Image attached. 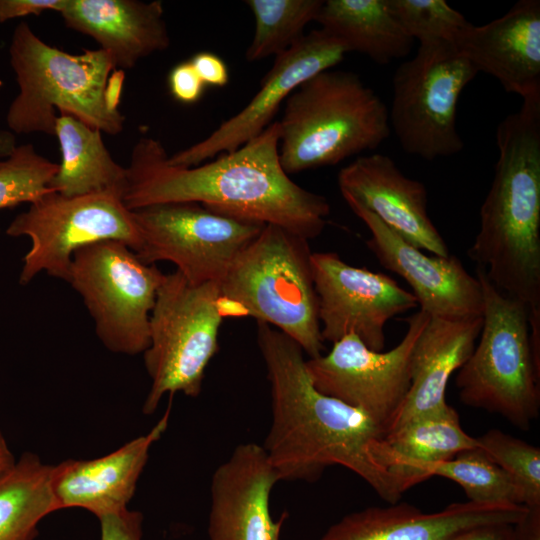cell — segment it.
<instances>
[{
  "instance_id": "5",
  "label": "cell",
  "mask_w": 540,
  "mask_h": 540,
  "mask_svg": "<svg viewBox=\"0 0 540 540\" xmlns=\"http://www.w3.org/2000/svg\"><path fill=\"white\" fill-rule=\"evenodd\" d=\"M309 241L273 224L233 261L219 283L225 317H252L293 339L309 358L322 355Z\"/></svg>"
},
{
  "instance_id": "8",
  "label": "cell",
  "mask_w": 540,
  "mask_h": 540,
  "mask_svg": "<svg viewBox=\"0 0 540 540\" xmlns=\"http://www.w3.org/2000/svg\"><path fill=\"white\" fill-rule=\"evenodd\" d=\"M219 283L192 284L179 272L164 274L149 322L144 365L151 386L142 406L153 414L164 395L197 397L218 350L223 316Z\"/></svg>"
},
{
  "instance_id": "39",
  "label": "cell",
  "mask_w": 540,
  "mask_h": 540,
  "mask_svg": "<svg viewBox=\"0 0 540 540\" xmlns=\"http://www.w3.org/2000/svg\"><path fill=\"white\" fill-rule=\"evenodd\" d=\"M15 460L16 458L14 457L9 444L3 432L0 430V472L12 466Z\"/></svg>"
},
{
  "instance_id": "25",
  "label": "cell",
  "mask_w": 540,
  "mask_h": 540,
  "mask_svg": "<svg viewBox=\"0 0 540 540\" xmlns=\"http://www.w3.org/2000/svg\"><path fill=\"white\" fill-rule=\"evenodd\" d=\"M321 29L378 64L406 57L414 40L394 17L387 0L323 1L315 19Z\"/></svg>"
},
{
  "instance_id": "13",
  "label": "cell",
  "mask_w": 540,
  "mask_h": 540,
  "mask_svg": "<svg viewBox=\"0 0 540 540\" xmlns=\"http://www.w3.org/2000/svg\"><path fill=\"white\" fill-rule=\"evenodd\" d=\"M429 319L421 310L407 318L404 337L385 352L369 349L353 334L343 337L327 354L306 359L313 385L368 415L386 434L409 391L414 346Z\"/></svg>"
},
{
  "instance_id": "32",
  "label": "cell",
  "mask_w": 540,
  "mask_h": 540,
  "mask_svg": "<svg viewBox=\"0 0 540 540\" xmlns=\"http://www.w3.org/2000/svg\"><path fill=\"white\" fill-rule=\"evenodd\" d=\"M387 4L404 31L420 44L454 45L470 24L444 0H387Z\"/></svg>"
},
{
  "instance_id": "1",
  "label": "cell",
  "mask_w": 540,
  "mask_h": 540,
  "mask_svg": "<svg viewBox=\"0 0 540 540\" xmlns=\"http://www.w3.org/2000/svg\"><path fill=\"white\" fill-rule=\"evenodd\" d=\"M257 344L271 395V425L262 445L279 481L313 482L339 465L394 504L416 485L402 470L385 431L368 415L318 391L304 352L290 337L257 323Z\"/></svg>"
},
{
  "instance_id": "3",
  "label": "cell",
  "mask_w": 540,
  "mask_h": 540,
  "mask_svg": "<svg viewBox=\"0 0 540 540\" xmlns=\"http://www.w3.org/2000/svg\"><path fill=\"white\" fill-rule=\"evenodd\" d=\"M499 151L480 226L467 251L490 282L540 314V98L498 125Z\"/></svg>"
},
{
  "instance_id": "30",
  "label": "cell",
  "mask_w": 540,
  "mask_h": 540,
  "mask_svg": "<svg viewBox=\"0 0 540 540\" xmlns=\"http://www.w3.org/2000/svg\"><path fill=\"white\" fill-rule=\"evenodd\" d=\"M58 166L31 144L16 146L8 157L0 160V209L30 204L52 192L49 185Z\"/></svg>"
},
{
  "instance_id": "6",
  "label": "cell",
  "mask_w": 540,
  "mask_h": 540,
  "mask_svg": "<svg viewBox=\"0 0 540 540\" xmlns=\"http://www.w3.org/2000/svg\"><path fill=\"white\" fill-rule=\"evenodd\" d=\"M279 159L289 175L336 165L376 149L390 135L388 108L353 72L326 70L286 99Z\"/></svg>"
},
{
  "instance_id": "26",
  "label": "cell",
  "mask_w": 540,
  "mask_h": 540,
  "mask_svg": "<svg viewBox=\"0 0 540 540\" xmlns=\"http://www.w3.org/2000/svg\"><path fill=\"white\" fill-rule=\"evenodd\" d=\"M385 440L400 467L417 484L430 478L434 465L478 447L477 438L463 430L457 411L448 403L387 433Z\"/></svg>"
},
{
  "instance_id": "24",
  "label": "cell",
  "mask_w": 540,
  "mask_h": 540,
  "mask_svg": "<svg viewBox=\"0 0 540 540\" xmlns=\"http://www.w3.org/2000/svg\"><path fill=\"white\" fill-rule=\"evenodd\" d=\"M101 133L68 114L57 116L55 136L62 160L49 185L54 192L73 197L112 191L123 197L126 167L113 159Z\"/></svg>"
},
{
  "instance_id": "31",
  "label": "cell",
  "mask_w": 540,
  "mask_h": 540,
  "mask_svg": "<svg viewBox=\"0 0 540 540\" xmlns=\"http://www.w3.org/2000/svg\"><path fill=\"white\" fill-rule=\"evenodd\" d=\"M478 447L520 487L525 506L540 507V449L492 429L477 437Z\"/></svg>"
},
{
  "instance_id": "28",
  "label": "cell",
  "mask_w": 540,
  "mask_h": 540,
  "mask_svg": "<svg viewBox=\"0 0 540 540\" xmlns=\"http://www.w3.org/2000/svg\"><path fill=\"white\" fill-rule=\"evenodd\" d=\"M322 0H248L255 28L246 50L248 61L278 56L304 35V28L315 21Z\"/></svg>"
},
{
  "instance_id": "34",
  "label": "cell",
  "mask_w": 540,
  "mask_h": 540,
  "mask_svg": "<svg viewBox=\"0 0 540 540\" xmlns=\"http://www.w3.org/2000/svg\"><path fill=\"white\" fill-rule=\"evenodd\" d=\"M168 85L172 96L184 104L197 102L205 88L190 60L172 68L168 76Z\"/></svg>"
},
{
  "instance_id": "7",
  "label": "cell",
  "mask_w": 540,
  "mask_h": 540,
  "mask_svg": "<svg viewBox=\"0 0 540 540\" xmlns=\"http://www.w3.org/2000/svg\"><path fill=\"white\" fill-rule=\"evenodd\" d=\"M483 293L479 342L458 370L464 404L529 430L540 410V365L532 352L528 308L498 290L477 267Z\"/></svg>"
},
{
  "instance_id": "10",
  "label": "cell",
  "mask_w": 540,
  "mask_h": 540,
  "mask_svg": "<svg viewBox=\"0 0 540 540\" xmlns=\"http://www.w3.org/2000/svg\"><path fill=\"white\" fill-rule=\"evenodd\" d=\"M163 277L126 244L107 240L74 252L67 282L81 296L102 344L132 356L149 346L150 315Z\"/></svg>"
},
{
  "instance_id": "40",
  "label": "cell",
  "mask_w": 540,
  "mask_h": 540,
  "mask_svg": "<svg viewBox=\"0 0 540 540\" xmlns=\"http://www.w3.org/2000/svg\"><path fill=\"white\" fill-rule=\"evenodd\" d=\"M15 147L13 134L8 131H0V157L6 158Z\"/></svg>"
},
{
  "instance_id": "33",
  "label": "cell",
  "mask_w": 540,
  "mask_h": 540,
  "mask_svg": "<svg viewBox=\"0 0 540 540\" xmlns=\"http://www.w3.org/2000/svg\"><path fill=\"white\" fill-rule=\"evenodd\" d=\"M99 520L100 540H143L144 517L129 508Z\"/></svg>"
},
{
  "instance_id": "17",
  "label": "cell",
  "mask_w": 540,
  "mask_h": 540,
  "mask_svg": "<svg viewBox=\"0 0 540 540\" xmlns=\"http://www.w3.org/2000/svg\"><path fill=\"white\" fill-rule=\"evenodd\" d=\"M277 482L262 445H237L212 475L209 540H280L287 514L274 520L270 510Z\"/></svg>"
},
{
  "instance_id": "27",
  "label": "cell",
  "mask_w": 540,
  "mask_h": 540,
  "mask_svg": "<svg viewBox=\"0 0 540 540\" xmlns=\"http://www.w3.org/2000/svg\"><path fill=\"white\" fill-rule=\"evenodd\" d=\"M53 473L54 465L32 452L0 472V540H34L39 523L58 511Z\"/></svg>"
},
{
  "instance_id": "23",
  "label": "cell",
  "mask_w": 540,
  "mask_h": 540,
  "mask_svg": "<svg viewBox=\"0 0 540 540\" xmlns=\"http://www.w3.org/2000/svg\"><path fill=\"white\" fill-rule=\"evenodd\" d=\"M481 327L482 317L461 320L430 317L414 346L409 391L386 434L447 404L448 381L472 353Z\"/></svg>"
},
{
  "instance_id": "35",
  "label": "cell",
  "mask_w": 540,
  "mask_h": 540,
  "mask_svg": "<svg viewBox=\"0 0 540 540\" xmlns=\"http://www.w3.org/2000/svg\"><path fill=\"white\" fill-rule=\"evenodd\" d=\"M190 62L205 86L223 87L229 81V70L224 60L209 51L196 53Z\"/></svg>"
},
{
  "instance_id": "4",
  "label": "cell",
  "mask_w": 540,
  "mask_h": 540,
  "mask_svg": "<svg viewBox=\"0 0 540 540\" xmlns=\"http://www.w3.org/2000/svg\"><path fill=\"white\" fill-rule=\"evenodd\" d=\"M10 64L19 88L6 122L17 134L55 135L56 110L110 135L125 123L107 98L115 66L101 49L69 54L42 41L26 22L14 29Z\"/></svg>"
},
{
  "instance_id": "21",
  "label": "cell",
  "mask_w": 540,
  "mask_h": 540,
  "mask_svg": "<svg viewBox=\"0 0 540 540\" xmlns=\"http://www.w3.org/2000/svg\"><path fill=\"white\" fill-rule=\"evenodd\" d=\"M454 46L479 72L523 100L540 98V1L520 0L503 16L469 24Z\"/></svg>"
},
{
  "instance_id": "29",
  "label": "cell",
  "mask_w": 540,
  "mask_h": 540,
  "mask_svg": "<svg viewBox=\"0 0 540 540\" xmlns=\"http://www.w3.org/2000/svg\"><path fill=\"white\" fill-rule=\"evenodd\" d=\"M429 476L457 483L471 502L525 506L520 487L479 447L462 451L452 459L434 465Z\"/></svg>"
},
{
  "instance_id": "22",
  "label": "cell",
  "mask_w": 540,
  "mask_h": 540,
  "mask_svg": "<svg viewBox=\"0 0 540 540\" xmlns=\"http://www.w3.org/2000/svg\"><path fill=\"white\" fill-rule=\"evenodd\" d=\"M59 13L68 28L93 38L122 71L170 44L159 0H65Z\"/></svg>"
},
{
  "instance_id": "36",
  "label": "cell",
  "mask_w": 540,
  "mask_h": 540,
  "mask_svg": "<svg viewBox=\"0 0 540 540\" xmlns=\"http://www.w3.org/2000/svg\"><path fill=\"white\" fill-rule=\"evenodd\" d=\"M65 0H0V23L44 11L59 12Z\"/></svg>"
},
{
  "instance_id": "9",
  "label": "cell",
  "mask_w": 540,
  "mask_h": 540,
  "mask_svg": "<svg viewBox=\"0 0 540 540\" xmlns=\"http://www.w3.org/2000/svg\"><path fill=\"white\" fill-rule=\"evenodd\" d=\"M477 74L472 63L446 42L420 44L416 55L398 66L388 118L405 152L432 161L463 149L458 101Z\"/></svg>"
},
{
  "instance_id": "11",
  "label": "cell",
  "mask_w": 540,
  "mask_h": 540,
  "mask_svg": "<svg viewBox=\"0 0 540 540\" xmlns=\"http://www.w3.org/2000/svg\"><path fill=\"white\" fill-rule=\"evenodd\" d=\"M6 234L31 240L19 275L21 285L41 272L67 282L74 252L95 242L119 241L135 253L141 247L132 211L122 194L112 191L73 197L46 193L10 222Z\"/></svg>"
},
{
  "instance_id": "19",
  "label": "cell",
  "mask_w": 540,
  "mask_h": 540,
  "mask_svg": "<svg viewBox=\"0 0 540 540\" xmlns=\"http://www.w3.org/2000/svg\"><path fill=\"white\" fill-rule=\"evenodd\" d=\"M523 505L457 502L426 513L406 502L368 507L332 524L318 540H450L493 524L515 525L528 512Z\"/></svg>"
},
{
  "instance_id": "20",
  "label": "cell",
  "mask_w": 540,
  "mask_h": 540,
  "mask_svg": "<svg viewBox=\"0 0 540 540\" xmlns=\"http://www.w3.org/2000/svg\"><path fill=\"white\" fill-rule=\"evenodd\" d=\"M172 397L156 424L117 450L91 460L54 465L52 488L58 510L81 508L98 519L128 508L152 446L166 432Z\"/></svg>"
},
{
  "instance_id": "2",
  "label": "cell",
  "mask_w": 540,
  "mask_h": 540,
  "mask_svg": "<svg viewBox=\"0 0 540 540\" xmlns=\"http://www.w3.org/2000/svg\"><path fill=\"white\" fill-rule=\"evenodd\" d=\"M168 156L152 137L133 146L122 197L129 210L196 202L222 215L280 226L308 241L326 227V197L296 184L281 166L278 121L211 162L182 167L171 164Z\"/></svg>"
},
{
  "instance_id": "15",
  "label": "cell",
  "mask_w": 540,
  "mask_h": 540,
  "mask_svg": "<svg viewBox=\"0 0 540 540\" xmlns=\"http://www.w3.org/2000/svg\"><path fill=\"white\" fill-rule=\"evenodd\" d=\"M347 47L323 29L303 37L275 57L260 89L236 115L224 121L204 140L168 156L177 166L191 167L219 154L232 152L259 135L272 122L283 101L304 81L336 66Z\"/></svg>"
},
{
  "instance_id": "12",
  "label": "cell",
  "mask_w": 540,
  "mask_h": 540,
  "mask_svg": "<svg viewBox=\"0 0 540 540\" xmlns=\"http://www.w3.org/2000/svg\"><path fill=\"white\" fill-rule=\"evenodd\" d=\"M145 264L171 262L187 281L220 283L263 224L213 212L196 202H168L131 210Z\"/></svg>"
},
{
  "instance_id": "14",
  "label": "cell",
  "mask_w": 540,
  "mask_h": 540,
  "mask_svg": "<svg viewBox=\"0 0 540 540\" xmlns=\"http://www.w3.org/2000/svg\"><path fill=\"white\" fill-rule=\"evenodd\" d=\"M323 341L353 334L369 349L383 351L389 320L418 306L415 296L390 276L355 267L336 252L311 255Z\"/></svg>"
},
{
  "instance_id": "38",
  "label": "cell",
  "mask_w": 540,
  "mask_h": 540,
  "mask_svg": "<svg viewBox=\"0 0 540 540\" xmlns=\"http://www.w3.org/2000/svg\"><path fill=\"white\" fill-rule=\"evenodd\" d=\"M514 530L516 540H540V507L529 508Z\"/></svg>"
},
{
  "instance_id": "16",
  "label": "cell",
  "mask_w": 540,
  "mask_h": 540,
  "mask_svg": "<svg viewBox=\"0 0 540 540\" xmlns=\"http://www.w3.org/2000/svg\"><path fill=\"white\" fill-rule=\"evenodd\" d=\"M349 207L371 233L367 247L384 268L407 282L421 311L430 317L448 320L482 317L484 301L480 281L456 256L427 255L370 211L358 205Z\"/></svg>"
},
{
  "instance_id": "37",
  "label": "cell",
  "mask_w": 540,
  "mask_h": 540,
  "mask_svg": "<svg viewBox=\"0 0 540 540\" xmlns=\"http://www.w3.org/2000/svg\"><path fill=\"white\" fill-rule=\"evenodd\" d=\"M450 540H516L514 525L493 524L468 530Z\"/></svg>"
},
{
  "instance_id": "18",
  "label": "cell",
  "mask_w": 540,
  "mask_h": 540,
  "mask_svg": "<svg viewBox=\"0 0 540 540\" xmlns=\"http://www.w3.org/2000/svg\"><path fill=\"white\" fill-rule=\"evenodd\" d=\"M348 205L373 213L406 242L433 255H450L448 245L428 215L423 183L405 176L388 155L357 157L337 178Z\"/></svg>"
}]
</instances>
